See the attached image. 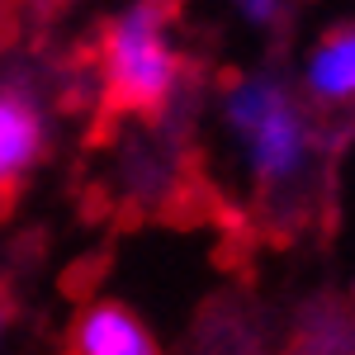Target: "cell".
<instances>
[{"instance_id": "5b68a950", "label": "cell", "mask_w": 355, "mask_h": 355, "mask_svg": "<svg viewBox=\"0 0 355 355\" xmlns=\"http://www.w3.org/2000/svg\"><path fill=\"white\" fill-rule=\"evenodd\" d=\"M303 90L318 105H351L355 100V24L327 28L303 62Z\"/></svg>"}, {"instance_id": "6da1fadb", "label": "cell", "mask_w": 355, "mask_h": 355, "mask_svg": "<svg viewBox=\"0 0 355 355\" xmlns=\"http://www.w3.org/2000/svg\"><path fill=\"white\" fill-rule=\"evenodd\" d=\"M185 76V53L175 43L171 0H137L105 24L95 43L100 105L119 119H157L175 100Z\"/></svg>"}, {"instance_id": "52a82bcc", "label": "cell", "mask_w": 355, "mask_h": 355, "mask_svg": "<svg viewBox=\"0 0 355 355\" xmlns=\"http://www.w3.org/2000/svg\"><path fill=\"white\" fill-rule=\"evenodd\" d=\"M10 327V303H5V294H0V331Z\"/></svg>"}, {"instance_id": "3957f363", "label": "cell", "mask_w": 355, "mask_h": 355, "mask_svg": "<svg viewBox=\"0 0 355 355\" xmlns=\"http://www.w3.org/2000/svg\"><path fill=\"white\" fill-rule=\"evenodd\" d=\"M43 114L24 90H0V214H10L33 166L43 162Z\"/></svg>"}, {"instance_id": "8992f818", "label": "cell", "mask_w": 355, "mask_h": 355, "mask_svg": "<svg viewBox=\"0 0 355 355\" xmlns=\"http://www.w3.org/2000/svg\"><path fill=\"white\" fill-rule=\"evenodd\" d=\"M232 5H237V15H242L246 24H256V28L275 24L284 15V0H232Z\"/></svg>"}, {"instance_id": "277c9868", "label": "cell", "mask_w": 355, "mask_h": 355, "mask_svg": "<svg viewBox=\"0 0 355 355\" xmlns=\"http://www.w3.org/2000/svg\"><path fill=\"white\" fill-rule=\"evenodd\" d=\"M62 355H162V351H157L152 331L137 322L133 308L100 299V303H85L76 313Z\"/></svg>"}, {"instance_id": "7a4b0ae2", "label": "cell", "mask_w": 355, "mask_h": 355, "mask_svg": "<svg viewBox=\"0 0 355 355\" xmlns=\"http://www.w3.org/2000/svg\"><path fill=\"white\" fill-rule=\"evenodd\" d=\"M223 119L232 137L242 142L246 166L261 180V190H289L313 171L318 133L313 114L299 105V95L275 76H232L223 95Z\"/></svg>"}]
</instances>
